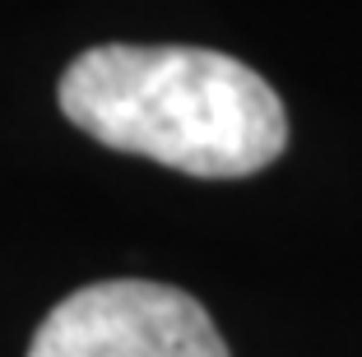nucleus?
<instances>
[{
    "instance_id": "1",
    "label": "nucleus",
    "mask_w": 362,
    "mask_h": 357,
    "mask_svg": "<svg viewBox=\"0 0 362 357\" xmlns=\"http://www.w3.org/2000/svg\"><path fill=\"white\" fill-rule=\"evenodd\" d=\"M61 112L117 153L209 181L251 177L288 144L279 93L209 47H93L65 65Z\"/></svg>"
},
{
    "instance_id": "2",
    "label": "nucleus",
    "mask_w": 362,
    "mask_h": 357,
    "mask_svg": "<svg viewBox=\"0 0 362 357\" xmlns=\"http://www.w3.org/2000/svg\"><path fill=\"white\" fill-rule=\"evenodd\" d=\"M28 357H228V344L191 293L112 279L61 297L37 325Z\"/></svg>"
}]
</instances>
